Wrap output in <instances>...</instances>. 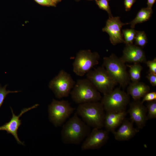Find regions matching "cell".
<instances>
[{
	"label": "cell",
	"mask_w": 156,
	"mask_h": 156,
	"mask_svg": "<svg viewBox=\"0 0 156 156\" xmlns=\"http://www.w3.org/2000/svg\"><path fill=\"white\" fill-rule=\"evenodd\" d=\"M141 102L140 100H134L129 103L128 112L130 116L131 120L134 122L139 129H143L148 120L147 109Z\"/></svg>",
	"instance_id": "12"
},
{
	"label": "cell",
	"mask_w": 156,
	"mask_h": 156,
	"mask_svg": "<svg viewBox=\"0 0 156 156\" xmlns=\"http://www.w3.org/2000/svg\"><path fill=\"white\" fill-rule=\"evenodd\" d=\"M127 113L126 110L117 112H106L104 127L112 133L122 123Z\"/></svg>",
	"instance_id": "16"
},
{
	"label": "cell",
	"mask_w": 156,
	"mask_h": 156,
	"mask_svg": "<svg viewBox=\"0 0 156 156\" xmlns=\"http://www.w3.org/2000/svg\"><path fill=\"white\" fill-rule=\"evenodd\" d=\"M56 4L57 3L61 1V0H52Z\"/></svg>",
	"instance_id": "31"
},
{
	"label": "cell",
	"mask_w": 156,
	"mask_h": 156,
	"mask_svg": "<svg viewBox=\"0 0 156 156\" xmlns=\"http://www.w3.org/2000/svg\"><path fill=\"white\" fill-rule=\"evenodd\" d=\"M117 131L112 133L116 140L118 141H128L134 137L139 131L134 128L133 122L125 118Z\"/></svg>",
	"instance_id": "15"
},
{
	"label": "cell",
	"mask_w": 156,
	"mask_h": 156,
	"mask_svg": "<svg viewBox=\"0 0 156 156\" xmlns=\"http://www.w3.org/2000/svg\"><path fill=\"white\" fill-rule=\"evenodd\" d=\"M126 65L129 68L128 73L130 80L132 82L139 81L141 71L143 68L140 63H135L133 64H126Z\"/></svg>",
	"instance_id": "19"
},
{
	"label": "cell",
	"mask_w": 156,
	"mask_h": 156,
	"mask_svg": "<svg viewBox=\"0 0 156 156\" xmlns=\"http://www.w3.org/2000/svg\"><path fill=\"white\" fill-rule=\"evenodd\" d=\"M39 104H36L31 107L22 109L19 115H16L14 113L12 108L10 107L12 114V117L10 121L0 127V131L4 130L8 133L12 134L19 144L24 145V142H21L18 135V130L21 124V121L19 118L23 114L28 111L38 107Z\"/></svg>",
	"instance_id": "13"
},
{
	"label": "cell",
	"mask_w": 156,
	"mask_h": 156,
	"mask_svg": "<svg viewBox=\"0 0 156 156\" xmlns=\"http://www.w3.org/2000/svg\"><path fill=\"white\" fill-rule=\"evenodd\" d=\"M75 109L68 101H58L53 99L48 107L49 119L55 127L61 126Z\"/></svg>",
	"instance_id": "7"
},
{
	"label": "cell",
	"mask_w": 156,
	"mask_h": 156,
	"mask_svg": "<svg viewBox=\"0 0 156 156\" xmlns=\"http://www.w3.org/2000/svg\"><path fill=\"white\" fill-rule=\"evenodd\" d=\"M100 55L90 50H81L77 54L73 64V71L77 76L82 77L99 63Z\"/></svg>",
	"instance_id": "8"
},
{
	"label": "cell",
	"mask_w": 156,
	"mask_h": 156,
	"mask_svg": "<svg viewBox=\"0 0 156 156\" xmlns=\"http://www.w3.org/2000/svg\"><path fill=\"white\" fill-rule=\"evenodd\" d=\"M70 94L72 100L78 104L99 101L102 98L100 92L87 78L78 79Z\"/></svg>",
	"instance_id": "3"
},
{
	"label": "cell",
	"mask_w": 156,
	"mask_h": 156,
	"mask_svg": "<svg viewBox=\"0 0 156 156\" xmlns=\"http://www.w3.org/2000/svg\"><path fill=\"white\" fill-rule=\"evenodd\" d=\"M76 113L90 127L98 129L104 127L105 113L101 102L97 101L79 104Z\"/></svg>",
	"instance_id": "2"
},
{
	"label": "cell",
	"mask_w": 156,
	"mask_h": 156,
	"mask_svg": "<svg viewBox=\"0 0 156 156\" xmlns=\"http://www.w3.org/2000/svg\"><path fill=\"white\" fill-rule=\"evenodd\" d=\"M136 33V31L133 28L126 29L122 30L123 39L126 44H133Z\"/></svg>",
	"instance_id": "20"
},
{
	"label": "cell",
	"mask_w": 156,
	"mask_h": 156,
	"mask_svg": "<svg viewBox=\"0 0 156 156\" xmlns=\"http://www.w3.org/2000/svg\"><path fill=\"white\" fill-rule=\"evenodd\" d=\"M136 0H124V5L126 11L130 10L133 4Z\"/></svg>",
	"instance_id": "29"
},
{
	"label": "cell",
	"mask_w": 156,
	"mask_h": 156,
	"mask_svg": "<svg viewBox=\"0 0 156 156\" xmlns=\"http://www.w3.org/2000/svg\"><path fill=\"white\" fill-rule=\"evenodd\" d=\"M86 77L97 90L103 95L111 92L118 84L103 66L91 70L86 74Z\"/></svg>",
	"instance_id": "6"
},
{
	"label": "cell",
	"mask_w": 156,
	"mask_h": 156,
	"mask_svg": "<svg viewBox=\"0 0 156 156\" xmlns=\"http://www.w3.org/2000/svg\"><path fill=\"white\" fill-rule=\"evenodd\" d=\"M108 0V1H110V0Z\"/></svg>",
	"instance_id": "33"
},
{
	"label": "cell",
	"mask_w": 156,
	"mask_h": 156,
	"mask_svg": "<svg viewBox=\"0 0 156 156\" xmlns=\"http://www.w3.org/2000/svg\"><path fill=\"white\" fill-rule=\"evenodd\" d=\"M129 95L120 88H116L109 93L103 95L100 102L106 112H121L126 110L130 103Z\"/></svg>",
	"instance_id": "5"
},
{
	"label": "cell",
	"mask_w": 156,
	"mask_h": 156,
	"mask_svg": "<svg viewBox=\"0 0 156 156\" xmlns=\"http://www.w3.org/2000/svg\"><path fill=\"white\" fill-rule=\"evenodd\" d=\"M128 85L127 93L132 97L134 100H140L150 90L149 86L139 81L130 82Z\"/></svg>",
	"instance_id": "17"
},
{
	"label": "cell",
	"mask_w": 156,
	"mask_h": 156,
	"mask_svg": "<svg viewBox=\"0 0 156 156\" xmlns=\"http://www.w3.org/2000/svg\"><path fill=\"white\" fill-rule=\"evenodd\" d=\"M135 45L143 47L148 42L146 35L144 31H137L135 37Z\"/></svg>",
	"instance_id": "21"
},
{
	"label": "cell",
	"mask_w": 156,
	"mask_h": 156,
	"mask_svg": "<svg viewBox=\"0 0 156 156\" xmlns=\"http://www.w3.org/2000/svg\"><path fill=\"white\" fill-rule=\"evenodd\" d=\"M146 64L149 68L148 72L156 74V58L152 60L147 61Z\"/></svg>",
	"instance_id": "26"
},
{
	"label": "cell",
	"mask_w": 156,
	"mask_h": 156,
	"mask_svg": "<svg viewBox=\"0 0 156 156\" xmlns=\"http://www.w3.org/2000/svg\"><path fill=\"white\" fill-rule=\"evenodd\" d=\"M123 53V55L120 58L125 63H146L147 61L144 51L141 47L136 45L126 44Z\"/></svg>",
	"instance_id": "14"
},
{
	"label": "cell",
	"mask_w": 156,
	"mask_h": 156,
	"mask_svg": "<svg viewBox=\"0 0 156 156\" xmlns=\"http://www.w3.org/2000/svg\"><path fill=\"white\" fill-rule=\"evenodd\" d=\"M80 0H75V1H79Z\"/></svg>",
	"instance_id": "32"
},
{
	"label": "cell",
	"mask_w": 156,
	"mask_h": 156,
	"mask_svg": "<svg viewBox=\"0 0 156 156\" xmlns=\"http://www.w3.org/2000/svg\"><path fill=\"white\" fill-rule=\"evenodd\" d=\"M146 107L147 109L148 120L156 118V100L147 102Z\"/></svg>",
	"instance_id": "22"
},
{
	"label": "cell",
	"mask_w": 156,
	"mask_h": 156,
	"mask_svg": "<svg viewBox=\"0 0 156 156\" xmlns=\"http://www.w3.org/2000/svg\"><path fill=\"white\" fill-rule=\"evenodd\" d=\"M63 125L61 140L65 144H79L91 131V127L79 118L76 112Z\"/></svg>",
	"instance_id": "1"
},
{
	"label": "cell",
	"mask_w": 156,
	"mask_h": 156,
	"mask_svg": "<svg viewBox=\"0 0 156 156\" xmlns=\"http://www.w3.org/2000/svg\"><path fill=\"white\" fill-rule=\"evenodd\" d=\"M146 77L153 86H156V74L148 72Z\"/></svg>",
	"instance_id": "27"
},
{
	"label": "cell",
	"mask_w": 156,
	"mask_h": 156,
	"mask_svg": "<svg viewBox=\"0 0 156 156\" xmlns=\"http://www.w3.org/2000/svg\"><path fill=\"white\" fill-rule=\"evenodd\" d=\"M95 1L96 4L100 9L107 12L109 17L112 16L108 0H95Z\"/></svg>",
	"instance_id": "23"
},
{
	"label": "cell",
	"mask_w": 156,
	"mask_h": 156,
	"mask_svg": "<svg viewBox=\"0 0 156 156\" xmlns=\"http://www.w3.org/2000/svg\"><path fill=\"white\" fill-rule=\"evenodd\" d=\"M129 24L122 22L118 16L109 17L102 31L109 35L110 42L113 45H115L121 43H125L121 29L122 26Z\"/></svg>",
	"instance_id": "11"
},
{
	"label": "cell",
	"mask_w": 156,
	"mask_h": 156,
	"mask_svg": "<svg viewBox=\"0 0 156 156\" xmlns=\"http://www.w3.org/2000/svg\"><path fill=\"white\" fill-rule=\"evenodd\" d=\"M37 3L41 5L47 6H56V3L52 0H34Z\"/></svg>",
	"instance_id": "28"
},
{
	"label": "cell",
	"mask_w": 156,
	"mask_h": 156,
	"mask_svg": "<svg viewBox=\"0 0 156 156\" xmlns=\"http://www.w3.org/2000/svg\"><path fill=\"white\" fill-rule=\"evenodd\" d=\"M7 86L8 85H6L3 87L0 84V107L2 106L5 98L8 94L11 93H16L20 91H19L7 90L6 88Z\"/></svg>",
	"instance_id": "24"
},
{
	"label": "cell",
	"mask_w": 156,
	"mask_h": 156,
	"mask_svg": "<svg viewBox=\"0 0 156 156\" xmlns=\"http://www.w3.org/2000/svg\"><path fill=\"white\" fill-rule=\"evenodd\" d=\"M112 77L123 88L130 82L129 75L127 69L126 64L114 54L103 58L102 66Z\"/></svg>",
	"instance_id": "4"
},
{
	"label": "cell",
	"mask_w": 156,
	"mask_h": 156,
	"mask_svg": "<svg viewBox=\"0 0 156 156\" xmlns=\"http://www.w3.org/2000/svg\"><path fill=\"white\" fill-rule=\"evenodd\" d=\"M109 132L101 129L93 128L86 138L81 146L82 151L101 148L107 142Z\"/></svg>",
	"instance_id": "10"
},
{
	"label": "cell",
	"mask_w": 156,
	"mask_h": 156,
	"mask_svg": "<svg viewBox=\"0 0 156 156\" xmlns=\"http://www.w3.org/2000/svg\"><path fill=\"white\" fill-rule=\"evenodd\" d=\"M156 0H147V8L152 9L153 6Z\"/></svg>",
	"instance_id": "30"
},
{
	"label": "cell",
	"mask_w": 156,
	"mask_h": 156,
	"mask_svg": "<svg viewBox=\"0 0 156 156\" xmlns=\"http://www.w3.org/2000/svg\"><path fill=\"white\" fill-rule=\"evenodd\" d=\"M153 13L152 9L147 8H142L138 13L135 18L129 24H131V28H134L138 23H141L148 21Z\"/></svg>",
	"instance_id": "18"
},
{
	"label": "cell",
	"mask_w": 156,
	"mask_h": 156,
	"mask_svg": "<svg viewBox=\"0 0 156 156\" xmlns=\"http://www.w3.org/2000/svg\"><path fill=\"white\" fill-rule=\"evenodd\" d=\"M142 98L141 101L143 103L145 101L148 102L156 100V92H149L146 94Z\"/></svg>",
	"instance_id": "25"
},
{
	"label": "cell",
	"mask_w": 156,
	"mask_h": 156,
	"mask_svg": "<svg viewBox=\"0 0 156 156\" xmlns=\"http://www.w3.org/2000/svg\"><path fill=\"white\" fill-rule=\"evenodd\" d=\"M75 81L71 75L63 70L50 81L49 87L56 98L61 99L68 97L73 88Z\"/></svg>",
	"instance_id": "9"
}]
</instances>
